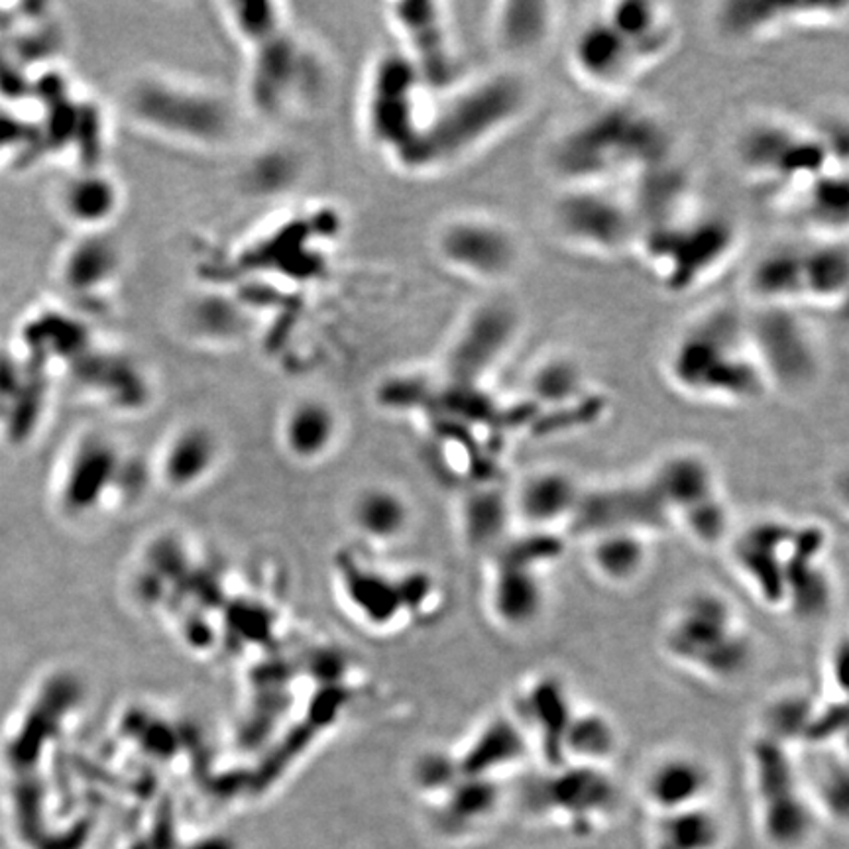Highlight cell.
Returning a JSON list of instances; mask_svg holds the SVG:
<instances>
[{"label":"cell","mask_w":849,"mask_h":849,"mask_svg":"<svg viewBox=\"0 0 849 849\" xmlns=\"http://www.w3.org/2000/svg\"><path fill=\"white\" fill-rule=\"evenodd\" d=\"M677 158V140L657 110L613 99L554 136L547 168L559 188L625 189Z\"/></svg>","instance_id":"1"},{"label":"cell","mask_w":849,"mask_h":849,"mask_svg":"<svg viewBox=\"0 0 849 849\" xmlns=\"http://www.w3.org/2000/svg\"><path fill=\"white\" fill-rule=\"evenodd\" d=\"M423 129L395 166L411 176H441L492 148L524 122L534 105L529 81L495 70L439 93Z\"/></svg>","instance_id":"2"},{"label":"cell","mask_w":849,"mask_h":849,"mask_svg":"<svg viewBox=\"0 0 849 849\" xmlns=\"http://www.w3.org/2000/svg\"><path fill=\"white\" fill-rule=\"evenodd\" d=\"M665 382L698 404L745 407L770 394L748 309L716 303L691 316L662 356Z\"/></svg>","instance_id":"3"},{"label":"cell","mask_w":849,"mask_h":849,"mask_svg":"<svg viewBox=\"0 0 849 849\" xmlns=\"http://www.w3.org/2000/svg\"><path fill=\"white\" fill-rule=\"evenodd\" d=\"M741 176L779 207L822 174L848 171L846 120L799 124L787 119L753 120L736 140Z\"/></svg>","instance_id":"4"},{"label":"cell","mask_w":849,"mask_h":849,"mask_svg":"<svg viewBox=\"0 0 849 849\" xmlns=\"http://www.w3.org/2000/svg\"><path fill=\"white\" fill-rule=\"evenodd\" d=\"M740 223L702 201L661 225L643 230L633 258L669 296H689L710 286L740 254Z\"/></svg>","instance_id":"5"},{"label":"cell","mask_w":849,"mask_h":849,"mask_svg":"<svg viewBox=\"0 0 849 849\" xmlns=\"http://www.w3.org/2000/svg\"><path fill=\"white\" fill-rule=\"evenodd\" d=\"M751 306L838 309L849 291L846 240L802 237L763 252L745 277Z\"/></svg>","instance_id":"6"},{"label":"cell","mask_w":849,"mask_h":849,"mask_svg":"<svg viewBox=\"0 0 849 849\" xmlns=\"http://www.w3.org/2000/svg\"><path fill=\"white\" fill-rule=\"evenodd\" d=\"M667 657L712 682H733L755 662V642L736 606L718 593H694L662 635Z\"/></svg>","instance_id":"7"},{"label":"cell","mask_w":849,"mask_h":849,"mask_svg":"<svg viewBox=\"0 0 849 849\" xmlns=\"http://www.w3.org/2000/svg\"><path fill=\"white\" fill-rule=\"evenodd\" d=\"M553 237L581 256H633L639 223L627 191L620 188H561L549 213Z\"/></svg>","instance_id":"8"},{"label":"cell","mask_w":849,"mask_h":849,"mask_svg":"<svg viewBox=\"0 0 849 849\" xmlns=\"http://www.w3.org/2000/svg\"><path fill=\"white\" fill-rule=\"evenodd\" d=\"M525 316L505 296H490L458 321L441 355L437 375L449 384L492 390L495 375L524 336Z\"/></svg>","instance_id":"9"},{"label":"cell","mask_w":849,"mask_h":849,"mask_svg":"<svg viewBox=\"0 0 849 849\" xmlns=\"http://www.w3.org/2000/svg\"><path fill=\"white\" fill-rule=\"evenodd\" d=\"M433 252L446 272L488 289L507 284L524 262L519 232L504 218L482 211L445 218L433 235Z\"/></svg>","instance_id":"10"},{"label":"cell","mask_w":849,"mask_h":849,"mask_svg":"<svg viewBox=\"0 0 849 849\" xmlns=\"http://www.w3.org/2000/svg\"><path fill=\"white\" fill-rule=\"evenodd\" d=\"M130 117L144 129L188 144H223L232 132V112L217 93L162 75H146L127 93Z\"/></svg>","instance_id":"11"},{"label":"cell","mask_w":849,"mask_h":849,"mask_svg":"<svg viewBox=\"0 0 849 849\" xmlns=\"http://www.w3.org/2000/svg\"><path fill=\"white\" fill-rule=\"evenodd\" d=\"M510 405L517 433H557L596 423L606 409V395L583 362L569 355H549L534 366L524 394Z\"/></svg>","instance_id":"12"},{"label":"cell","mask_w":849,"mask_h":849,"mask_svg":"<svg viewBox=\"0 0 849 849\" xmlns=\"http://www.w3.org/2000/svg\"><path fill=\"white\" fill-rule=\"evenodd\" d=\"M421 73L402 51H390L375 60L366 83L362 122L366 136L392 162L411 148L423 129L433 100Z\"/></svg>","instance_id":"13"},{"label":"cell","mask_w":849,"mask_h":849,"mask_svg":"<svg viewBox=\"0 0 849 849\" xmlns=\"http://www.w3.org/2000/svg\"><path fill=\"white\" fill-rule=\"evenodd\" d=\"M750 769L763 836L775 848H800L814 829V804L792 750L760 733L751 741Z\"/></svg>","instance_id":"14"},{"label":"cell","mask_w":849,"mask_h":849,"mask_svg":"<svg viewBox=\"0 0 849 849\" xmlns=\"http://www.w3.org/2000/svg\"><path fill=\"white\" fill-rule=\"evenodd\" d=\"M748 319L770 394H802L818 384L826 358L809 316L785 307L750 306Z\"/></svg>","instance_id":"15"},{"label":"cell","mask_w":849,"mask_h":849,"mask_svg":"<svg viewBox=\"0 0 849 849\" xmlns=\"http://www.w3.org/2000/svg\"><path fill=\"white\" fill-rule=\"evenodd\" d=\"M338 594L350 615L390 632L399 622L424 620L433 612L441 588L427 573L390 574L370 564L346 559L338 574Z\"/></svg>","instance_id":"16"},{"label":"cell","mask_w":849,"mask_h":849,"mask_svg":"<svg viewBox=\"0 0 849 849\" xmlns=\"http://www.w3.org/2000/svg\"><path fill=\"white\" fill-rule=\"evenodd\" d=\"M846 2H773V0H724L716 4L712 21L724 40L763 44L789 32L834 31L848 21Z\"/></svg>","instance_id":"17"},{"label":"cell","mask_w":849,"mask_h":849,"mask_svg":"<svg viewBox=\"0 0 849 849\" xmlns=\"http://www.w3.org/2000/svg\"><path fill=\"white\" fill-rule=\"evenodd\" d=\"M529 804L537 814L563 822L576 836H588L610 818L620 794L612 777L600 767L561 765L535 780Z\"/></svg>","instance_id":"18"},{"label":"cell","mask_w":849,"mask_h":849,"mask_svg":"<svg viewBox=\"0 0 849 849\" xmlns=\"http://www.w3.org/2000/svg\"><path fill=\"white\" fill-rule=\"evenodd\" d=\"M402 53L421 73L427 87L443 93L463 81L451 19L443 2L407 0L387 7Z\"/></svg>","instance_id":"19"},{"label":"cell","mask_w":849,"mask_h":849,"mask_svg":"<svg viewBox=\"0 0 849 849\" xmlns=\"http://www.w3.org/2000/svg\"><path fill=\"white\" fill-rule=\"evenodd\" d=\"M566 61L583 87L612 99H623L647 75L630 44L600 12L574 32Z\"/></svg>","instance_id":"20"},{"label":"cell","mask_w":849,"mask_h":849,"mask_svg":"<svg viewBox=\"0 0 849 849\" xmlns=\"http://www.w3.org/2000/svg\"><path fill=\"white\" fill-rule=\"evenodd\" d=\"M797 524L763 517L731 539V561L753 596L770 610H785L787 566Z\"/></svg>","instance_id":"21"},{"label":"cell","mask_w":849,"mask_h":849,"mask_svg":"<svg viewBox=\"0 0 849 849\" xmlns=\"http://www.w3.org/2000/svg\"><path fill=\"white\" fill-rule=\"evenodd\" d=\"M672 524L645 482L632 486H608L584 490L574 514L576 531L594 537L608 531H637L653 535Z\"/></svg>","instance_id":"22"},{"label":"cell","mask_w":849,"mask_h":849,"mask_svg":"<svg viewBox=\"0 0 849 849\" xmlns=\"http://www.w3.org/2000/svg\"><path fill=\"white\" fill-rule=\"evenodd\" d=\"M543 566L498 549L486 590L488 612L507 632H525L543 618L547 586Z\"/></svg>","instance_id":"23"},{"label":"cell","mask_w":849,"mask_h":849,"mask_svg":"<svg viewBox=\"0 0 849 849\" xmlns=\"http://www.w3.org/2000/svg\"><path fill=\"white\" fill-rule=\"evenodd\" d=\"M122 455L119 446L109 441L107 437L87 435L81 439L77 445L71 449L65 466V473H61L58 500L68 514L85 515L105 507L103 495L110 492L112 486H117V476L122 473ZM115 500V498H112Z\"/></svg>","instance_id":"24"},{"label":"cell","mask_w":849,"mask_h":849,"mask_svg":"<svg viewBox=\"0 0 849 849\" xmlns=\"http://www.w3.org/2000/svg\"><path fill=\"white\" fill-rule=\"evenodd\" d=\"M574 712L576 706L566 684L554 674H541L517 694L510 714L524 728L531 748H539L549 769H554L563 765L561 745Z\"/></svg>","instance_id":"25"},{"label":"cell","mask_w":849,"mask_h":849,"mask_svg":"<svg viewBox=\"0 0 849 849\" xmlns=\"http://www.w3.org/2000/svg\"><path fill=\"white\" fill-rule=\"evenodd\" d=\"M603 19L630 44L649 73L679 46L681 26L671 7L657 0H615L603 4Z\"/></svg>","instance_id":"26"},{"label":"cell","mask_w":849,"mask_h":849,"mask_svg":"<svg viewBox=\"0 0 849 849\" xmlns=\"http://www.w3.org/2000/svg\"><path fill=\"white\" fill-rule=\"evenodd\" d=\"M583 492L581 482L563 468H539L512 492L514 519L525 531L557 534L559 527L573 524Z\"/></svg>","instance_id":"27"},{"label":"cell","mask_w":849,"mask_h":849,"mask_svg":"<svg viewBox=\"0 0 849 849\" xmlns=\"http://www.w3.org/2000/svg\"><path fill=\"white\" fill-rule=\"evenodd\" d=\"M828 534L818 524H797L789 566H787V603L785 610L800 620H812L826 612L834 586L826 571L824 554Z\"/></svg>","instance_id":"28"},{"label":"cell","mask_w":849,"mask_h":849,"mask_svg":"<svg viewBox=\"0 0 849 849\" xmlns=\"http://www.w3.org/2000/svg\"><path fill=\"white\" fill-rule=\"evenodd\" d=\"M674 522L692 507L721 494L720 478L710 458L692 449L662 456L643 480Z\"/></svg>","instance_id":"29"},{"label":"cell","mask_w":849,"mask_h":849,"mask_svg":"<svg viewBox=\"0 0 849 849\" xmlns=\"http://www.w3.org/2000/svg\"><path fill=\"white\" fill-rule=\"evenodd\" d=\"M559 12L547 0H500L490 9V36L495 48L512 60H527L549 46Z\"/></svg>","instance_id":"30"},{"label":"cell","mask_w":849,"mask_h":849,"mask_svg":"<svg viewBox=\"0 0 849 849\" xmlns=\"http://www.w3.org/2000/svg\"><path fill=\"white\" fill-rule=\"evenodd\" d=\"M714 773L706 761L692 753H669L655 761L643 780V792L657 814L708 804Z\"/></svg>","instance_id":"31"},{"label":"cell","mask_w":849,"mask_h":849,"mask_svg":"<svg viewBox=\"0 0 849 849\" xmlns=\"http://www.w3.org/2000/svg\"><path fill=\"white\" fill-rule=\"evenodd\" d=\"M799 223L804 237L846 240L849 220L848 171L836 169L812 179L779 205Z\"/></svg>","instance_id":"32"},{"label":"cell","mask_w":849,"mask_h":849,"mask_svg":"<svg viewBox=\"0 0 849 849\" xmlns=\"http://www.w3.org/2000/svg\"><path fill=\"white\" fill-rule=\"evenodd\" d=\"M340 415L323 397L307 395L287 405L277 435L286 455L297 463H316L333 455L340 441Z\"/></svg>","instance_id":"33"},{"label":"cell","mask_w":849,"mask_h":849,"mask_svg":"<svg viewBox=\"0 0 849 849\" xmlns=\"http://www.w3.org/2000/svg\"><path fill=\"white\" fill-rule=\"evenodd\" d=\"M531 741L514 716L498 714L482 724L461 755H455L466 779L500 780L502 773L524 763Z\"/></svg>","instance_id":"34"},{"label":"cell","mask_w":849,"mask_h":849,"mask_svg":"<svg viewBox=\"0 0 849 849\" xmlns=\"http://www.w3.org/2000/svg\"><path fill=\"white\" fill-rule=\"evenodd\" d=\"M220 463V441L205 424L188 423L171 431L159 449L156 475L169 490L188 492L203 485Z\"/></svg>","instance_id":"35"},{"label":"cell","mask_w":849,"mask_h":849,"mask_svg":"<svg viewBox=\"0 0 849 849\" xmlns=\"http://www.w3.org/2000/svg\"><path fill=\"white\" fill-rule=\"evenodd\" d=\"M414 522L409 500L392 486H368L350 505V524L368 545L392 547L407 537Z\"/></svg>","instance_id":"36"},{"label":"cell","mask_w":849,"mask_h":849,"mask_svg":"<svg viewBox=\"0 0 849 849\" xmlns=\"http://www.w3.org/2000/svg\"><path fill=\"white\" fill-rule=\"evenodd\" d=\"M287 32L277 36L276 40L267 41L266 46L250 51V97L254 99L256 109L266 115L279 112L296 83L294 71L299 70L301 63V51Z\"/></svg>","instance_id":"37"},{"label":"cell","mask_w":849,"mask_h":849,"mask_svg":"<svg viewBox=\"0 0 849 849\" xmlns=\"http://www.w3.org/2000/svg\"><path fill=\"white\" fill-rule=\"evenodd\" d=\"M514 522L512 492H505L504 488L495 486L494 482L475 486L463 500V534L476 551L494 553L512 535L510 531Z\"/></svg>","instance_id":"38"},{"label":"cell","mask_w":849,"mask_h":849,"mask_svg":"<svg viewBox=\"0 0 849 849\" xmlns=\"http://www.w3.org/2000/svg\"><path fill=\"white\" fill-rule=\"evenodd\" d=\"M588 563L596 578L610 586H632L651 561V535L608 531L588 537Z\"/></svg>","instance_id":"39"},{"label":"cell","mask_w":849,"mask_h":849,"mask_svg":"<svg viewBox=\"0 0 849 849\" xmlns=\"http://www.w3.org/2000/svg\"><path fill=\"white\" fill-rule=\"evenodd\" d=\"M63 217L77 227L97 230L117 215L120 207L119 186L100 171H81L60 189Z\"/></svg>","instance_id":"40"},{"label":"cell","mask_w":849,"mask_h":849,"mask_svg":"<svg viewBox=\"0 0 849 849\" xmlns=\"http://www.w3.org/2000/svg\"><path fill=\"white\" fill-rule=\"evenodd\" d=\"M620 745V733L610 716L593 708H576L564 731L563 765L600 767L612 760Z\"/></svg>","instance_id":"41"},{"label":"cell","mask_w":849,"mask_h":849,"mask_svg":"<svg viewBox=\"0 0 849 849\" xmlns=\"http://www.w3.org/2000/svg\"><path fill=\"white\" fill-rule=\"evenodd\" d=\"M721 839L724 824L708 804L659 814L653 832L655 849H718Z\"/></svg>","instance_id":"42"},{"label":"cell","mask_w":849,"mask_h":849,"mask_svg":"<svg viewBox=\"0 0 849 849\" xmlns=\"http://www.w3.org/2000/svg\"><path fill=\"white\" fill-rule=\"evenodd\" d=\"M120 266L119 248L107 238L91 235L68 252L61 262V279L75 291L109 286Z\"/></svg>","instance_id":"43"},{"label":"cell","mask_w":849,"mask_h":849,"mask_svg":"<svg viewBox=\"0 0 849 849\" xmlns=\"http://www.w3.org/2000/svg\"><path fill=\"white\" fill-rule=\"evenodd\" d=\"M445 816L451 828L470 829L492 818L502 804L500 780L461 777L445 790Z\"/></svg>","instance_id":"44"},{"label":"cell","mask_w":849,"mask_h":849,"mask_svg":"<svg viewBox=\"0 0 849 849\" xmlns=\"http://www.w3.org/2000/svg\"><path fill=\"white\" fill-rule=\"evenodd\" d=\"M818 706L820 702L806 692H785L767 706L763 718L765 730L761 733L789 750L799 743L806 745Z\"/></svg>","instance_id":"45"},{"label":"cell","mask_w":849,"mask_h":849,"mask_svg":"<svg viewBox=\"0 0 849 849\" xmlns=\"http://www.w3.org/2000/svg\"><path fill=\"white\" fill-rule=\"evenodd\" d=\"M225 21L250 51L287 32L286 12L276 2H228Z\"/></svg>","instance_id":"46"},{"label":"cell","mask_w":849,"mask_h":849,"mask_svg":"<svg viewBox=\"0 0 849 849\" xmlns=\"http://www.w3.org/2000/svg\"><path fill=\"white\" fill-rule=\"evenodd\" d=\"M674 524L681 525L694 543L718 547L731 535L730 505L724 494L716 495L679 515Z\"/></svg>","instance_id":"47"},{"label":"cell","mask_w":849,"mask_h":849,"mask_svg":"<svg viewBox=\"0 0 849 849\" xmlns=\"http://www.w3.org/2000/svg\"><path fill=\"white\" fill-rule=\"evenodd\" d=\"M846 674H848V639L841 637L838 643H834L826 659V679L834 684V692H832L834 701H846V691H848Z\"/></svg>","instance_id":"48"}]
</instances>
